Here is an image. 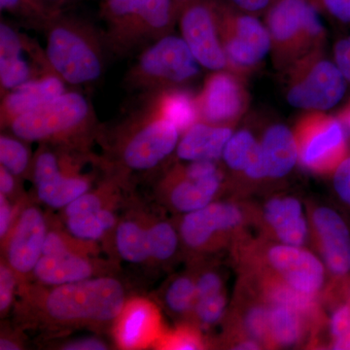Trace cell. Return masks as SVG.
Here are the masks:
<instances>
[{
  "label": "cell",
  "instance_id": "26",
  "mask_svg": "<svg viewBox=\"0 0 350 350\" xmlns=\"http://www.w3.org/2000/svg\"><path fill=\"white\" fill-rule=\"evenodd\" d=\"M223 159L230 169L244 172L252 180L268 177L261 142H258L250 131L243 130L232 133L226 144Z\"/></svg>",
  "mask_w": 350,
  "mask_h": 350
},
{
  "label": "cell",
  "instance_id": "9",
  "mask_svg": "<svg viewBox=\"0 0 350 350\" xmlns=\"http://www.w3.org/2000/svg\"><path fill=\"white\" fill-rule=\"evenodd\" d=\"M200 66L183 38L165 34L142 53L130 77L137 86H170L195 78Z\"/></svg>",
  "mask_w": 350,
  "mask_h": 350
},
{
  "label": "cell",
  "instance_id": "22",
  "mask_svg": "<svg viewBox=\"0 0 350 350\" xmlns=\"http://www.w3.org/2000/svg\"><path fill=\"white\" fill-rule=\"evenodd\" d=\"M232 135L231 128L213 124L196 123L184 133L176 147L179 159L189 162L217 161Z\"/></svg>",
  "mask_w": 350,
  "mask_h": 350
},
{
  "label": "cell",
  "instance_id": "50",
  "mask_svg": "<svg viewBox=\"0 0 350 350\" xmlns=\"http://www.w3.org/2000/svg\"><path fill=\"white\" fill-rule=\"evenodd\" d=\"M0 349L2 350H17L20 349V347L19 345L16 344L14 340L2 338L1 340H0Z\"/></svg>",
  "mask_w": 350,
  "mask_h": 350
},
{
  "label": "cell",
  "instance_id": "38",
  "mask_svg": "<svg viewBox=\"0 0 350 350\" xmlns=\"http://www.w3.org/2000/svg\"><path fill=\"white\" fill-rule=\"evenodd\" d=\"M107 200L105 194L103 192H87L64 208V217L76 215V214L96 213L101 208L107 206Z\"/></svg>",
  "mask_w": 350,
  "mask_h": 350
},
{
  "label": "cell",
  "instance_id": "36",
  "mask_svg": "<svg viewBox=\"0 0 350 350\" xmlns=\"http://www.w3.org/2000/svg\"><path fill=\"white\" fill-rule=\"evenodd\" d=\"M226 303L225 292L196 301L195 312L200 323L204 326L217 323L224 314Z\"/></svg>",
  "mask_w": 350,
  "mask_h": 350
},
{
  "label": "cell",
  "instance_id": "4",
  "mask_svg": "<svg viewBox=\"0 0 350 350\" xmlns=\"http://www.w3.org/2000/svg\"><path fill=\"white\" fill-rule=\"evenodd\" d=\"M45 56L51 70L71 85L96 81L105 68L98 36L70 21H59L50 25Z\"/></svg>",
  "mask_w": 350,
  "mask_h": 350
},
{
  "label": "cell",
  "instance_id": "19",
  "mask_svg": "<svg viewBox=\"0 0 350 350\" xmlns=\"http://www.w3.org/2000/svg\"><path fill=\"white\" fill-rule=\"evenodd\" d=\"M64 82L56 73L31 80L5 94L1 103V123L8 125L14 119L42 107L66 93Z\"/></svg>",
  "mask_w": 350,
  "mask_h": 350
},
{
  "label": "cell",
  "instance_id": "40",
  "mask_svg": "<svg viewBox=\"0 0 350 350\" xmlns=\"http://www.w3.org/2000/svg\"><path fill=\"white\" fill-rule=\"evenodd\" d=\"M196 288H197V298H206V297L214 296V295L224 293V284L223 280L219 273L215 271H206L202 273L196 280Z\"/></svg>",
  "mask_w": 350,
  "mask_h": 350
},
{
  "label": "cell",
  "instance_id": "5",
  "mask_svg": "<svg viewBox=\"0 0 350 350\" xmlns=\"http://www.w3.org/2000/svg\"><path fill=\"white\" fill-rule=\"evenodd\" d=\"M93 121L89 100L77 92H66L14 119L9 126L14 135L24 142H61L82 133Z\"/></svg>",
  "mask_w": 350,
  "mask_h": 350
},
{
  "label": "cell",
  "instance_id": "27",
  "mask_svg": "<svg viewBox=\"0 0 350 350\" xmlns=\"http://www.w3.org/2000/svg\"><path fill=\"white\" fill-rule=\"evenodd\" d=\"M314 332L312 322L298 310L282 305H269V342L273 347H293Z\"/></svg>",
  "mask_w": 350,
  "mask_h": 350
},
{
  "label": "cell",
  "instance_id": "48",
  "mask_svg": "<svg viewBox=\"0 0 350 350\" xmlns=\"http://www.w3.org/2000/svg\"><path fill=\"white\" fill-rule=\"evenodd\" d=\"M23 0H0V7L2 11L15 12L20 9Z\"/></svg>",
  "mask_w": 350,
  "mask_h": 350
},
{
  "label": "cell",
  "instance_id": "1",
  "mask_svg": "<svg viewBox=\"0 0 350 350\" xmlns=\"http://www.w3.org/2000/svg\"><path fill=\"white\" fill-rule=\"evenodd\" d=\"M40 306L46 319L56 325H107L121 314L126 292L116 278L96 276L52 286L41 298Z\"/></svg>",
  "mask_w": 350,
  "mask_h": 350
},
{
  "label": "cell",
  "instance_id": "12",
  "mask_svg": "<svg viewBox=\"0 0 350 350\" xmlns=\"http://www.w3.org/2000/svg\"><path fill=\"white\" fill-rule=\"evenodd\" d=\"M179 133L176 126L159 114L126 138L121 150L122 162L135 172L155 169L175 150Z\"/></svg>",
  "mask_w": 350,
  "mask_h": 350
},
{
  "label": "cell",
  "instance_id": "25",
  "mask_svg": "<svg viewBox=\"0 0 350 350\" xmlns=\"http://www.w3.org/2000/svg\"><path fill=\"white\" fill-rule=\"evenodd\" d=\"M261 146L269 178L284 177L299 161L294 133L280 124L267 130Z\"/></svg>",
  "mask_w": 350,
  "mask_h": 350
},
{
  "label": "cell",
  "instance_id": "3",
  "mask_svg": "<svg viewBox=\"0 0 350 350\" xmlns=\"http://www.w3.org/2000/svg\"><path fill=\"white\" fill-rule=\"evenodd\" d=\"M267 29L275 64L286 70L320 50L324 40L319 13L308 0H280L269 10Z\"/></svg>",
  "mask_w": 350,
  "mask_h": 350
},
{
  "label": "cell",
  "instance_id": "16",
  "mask_svg": "<svg viewBox=\"0 0 350 350\" xmlns=\"http://www.w3.org/2000/svg\"><path fill=\"white\" fill-rule=\"evenodd\" d=\"M48 229L42 211L25 207L5 239L7 262L17 275L31 273L42 256Z\"/></svg>",
  "mask_w": 350,
  "mask_h": 350
},
{
  "label": "cell",
  "instance_id": "11",
  "mask_svg": "<svg viewBox=\"0 0 350 350\" xmlns=\"http://www.w3.org/2000/svg\"><path fill=\"white\" fill-rule=\"evenodd\" d=\"M218 25L229 68L236 75L254 68L271 50L268 29L252 16H228Z\"/></svg>",
  "mask_w": 350,
  "mask_h": 350
},
{
  "label": "cell",
  "instance_id": "6",
  "mask_svg": "<svg viewBox=\"0 0 350 350\" xmlns=\"http://www.w3.org/2000/svg\"><path fill=\"white\" fill-rule=\"evenodd\" d=\"M108 39L114 49L128 51L165 36L172 25V0H107Z\"/></svg>",
  "mask_w": 350,
  "mask_h": 350
},
{
  "label": "cell",
  "instance_id": "23",
  "mask_svg": "<svg viewBox=\"0 0 350 350\" xmlns=\"http://www.w3.org/2000/svg\"><path fill=\"white\" fill-rule=\"evenodd\" d=\"M116 321L117 340L123 349L144 347L155 338L159 328L156 308L144 300L131 301L124 306Z\"/></svg>",
  "mask_w": 350,
  "mask_h": 350
},
{
  "label": "cell",
  "instance_id": "41",
  "mask_svg": "<svg viewBox=\"0 0 350 350\" xmlns=\"http://www.w3.org/2000/svg\"><path fill=\"white\" fill-rule=\"evenodd\" d=\"M334 186L340 199L350 206V157L340 163L334 174Z\"/></svg>",
  "mask_w": 350,
  "mask_h": 350
},
{
  "label": "cell",
  "instance_id": "15",
  "mask_svg": "<svg viewBox=\"0 0 350 350\" xmlns=\"http://www.w3.org/2000/svg\"><path fill=\"white\" fill-rule=\"evenodd\" d=\"M33 179L38 199L52 208H64L80 196L89 192L91 187L88 177L66 174L59 157L46 148L40 149L36 154Z\"/></svg>",
  "mask_w": 350,
  "mask_h": 350
},
{
  "label": "cell",
  "instance_id": "18",
  "mask_svg": "<svg viewBox=\"0 0 350 350\" xmlns=\"http://www.w3.org/2000/svg\"><path fill=\"white\" fill-rule=\"evenodd\" d=\"M27 38L10 25H0V83L7 94L25 83L41 77L31 62L32 55ZM47 75V73H46ZM43 76V75H42Z\"/></svg>",
  "mask_w": 350,
  "mask_h": 350
},
{
  "label": "cell",
  "instance_id": "13",
  "mask_svg": "<svg viewBox=\"0 0 350 350\" xmlns=\"http://www.w3.org/2000/svg\"><path fill=\"white\" fill-rule=\"evenodd\" d=\"M182 38L200 66L211 70L229 68L221 40L218 18L206 4L188 6L180 18Z\"/></svg>",
  "mask_w": 350,
  "mask_h": 350
},
{
  "label": "cell",
  "instance_id": "49",
  "mask_svg": "<svg viewBox=\"0 0 350 350\" xmlns=\"http://www.w3.org/2000/svg\"><path fill=\"white\" fill-rule=\"evenodd\" d=\"M340 292L344 299L345 303L349 304L350 306V278H345L340 280Z\"/></svg>",
  "mask_w": 350,
  "mask_h": 350
},
{
  "label": "cell",
  "instance_id": "20",
  "mask_svg": "<svg viewBox=\"0 0 350 350\" xmlns=\"http://www.w3.org/2000/svg\"><path fill=\"white\" fill-rule=\"evenodd\" d=\"M262 216L266 230L280 243L294 246L306 243L308 227L298 200L273 198L265 204Z\"/></svg>",
  "mask_w": 350,
  "mask_h": 350
},
{
  "label": "cell",
  "instance_id": "39",
  "mask_svg": "<svg viewBox=\"0 0 350 350\" xmlns=\"http://www.w3.org/2000/svg\"><path fill=\"white\" fill-rule=\"evenodd\" d=\"M17 273L9 266L8 262H2L0 266V312L5 314L12 305L15 294Z\"/></svg>",
  "mask_w": 350,
  "mask_h": 350
},
{
  "label": "cell",
  "instance_id": "31",
  "mask_svg": "<svg viewBox=\"0 0 350 350\" xmlns=\"http://www.w3.org/2000/svg\"><path fill=\"white\" fill-rule=\"evenodd\" d=\"M151 259L167 261L174 256L178 246V237L174 228L165 221H158L147 226Z\"/></svg>",
  "mask_w": 350,
  "mask_h": 350
},
{
  "label": "cell",
  "instance_id": "24",
  "mask_svg": "<svg viewBox=\"0 0 350 350\" xmlns=\"http://www.w3.org/2000/svg\"><path fill=\"white\" fill-rule=\"evenodd\" d=\"M221 172L204 178H190L179 172L170 184L169 200L180 213L198 211L213 202L222 185Z\"/></svg>",
  "mask_w": 350,
  "mask_h": 350
},
{
  "label": "cell",
  "instance_id": "46",
  "mask_svg": "<svg viewBox=\"0 0 350 350\" xmlns=\"http://www.w3.org/2000/svg\"><path fill=\"white\" fill-rule=\"evenodd\" d=\"M15 175L11 174L5 167H0V194L10 197L15 191Z\"/></svg>",
  "mask_w": 350,
  "mask_h": 350
},
{
  "label": "cell",
  "instance_id": "44",
  "mask_svg": "<svg viewBox=\"0 0 350 350\" xmlns=\"http://www.w3.org/2000/svg\"><path fill=\"white\" fill-rule=\"evenodd\" d=\"M323 3L332 15L350 23V0H323Z\"/></svg>",
  "mask_w": 350,
  "mask_h": 350
},
{
  "label": "cell",
  "instance_id": "47",
  "mask_svg": "<svg viewBox=\"0 0 350 350\" xmlns=\"http://www.w3.org/2000/svg\"><path fill=\"white\" fill-rule=\"evenodd\" d=\"M243 10L251 13L261 12L269 5L271 0H232Z\"/></svg>",
  "mask_w": 350,
  "mask_h": 350
},
{
  "label": "cell",
  "instance_id": "33",
  "mask_svg": "<svg viewBox=\"0 0 350 350\" xmlns=\"http://www.w3.org/2000/svg\"><path fill=\"white\" fill-rule=\"evenodd\" d=\"M21 140L6 135L0 137V163L15 176L25 174L31 162L29 149Z\"/></svg>",
  "mask_w": 350,
  "mask_h": 350
},
{
  "label": "cell",
  "instance_id": "52",
  "mask_svg": "<svg viewBox=\"0 0 350 350\" xmlns=\"http://www.w3.org/2000/svg\"><path fill=\"white\" fill-rule=\"evenodd\" d=\"M64 1V0H33V3H36L38 5L43 4L46 6H59Z\"/></svg>",
  "mask_w": 350,
  "mask_h": 350
},
{
  "label": "cell",
  "instance_id": "14",
  "mask_svg": "<svg viewBox=\"0 0 350 350\" xmlns=\"http://www.w3.org/2000/svg\"><path fill=\"white\" fill-rule=\"evenodd\" d=\"M197 103L204 122L229 126L245 111L247 94L238 75L218 70L207 78Z\"/></svg>",
  "mask_w": 350,
  "mask_h": 350
},
{
  "label": "cell",
  "instance_id": "51",
  "mask_svg": "<svg viewBox=\"0 0 350 350\" xmlns=\"http://www.w3.org/2000/svg\"><path fill=\"white\" fill-rule=\"evenodd\" d=\"M338 119H340V121L342 122V124H345L347 128L350 129V103L349 105H347V107H345V109L340 112Z\"/></svg>",
  "mask_w": 350,
  "mask_h": 350
},
{
  "label": "cell",
  "instance_id": "28",
  "mask_svg": "<svg viewBox=\"0 0 350 350\" xmlns=\"http://www.w3.org/2000/svg\"><path fill=\"white\" fill-rule=\"evenodd\" d=\"M116 246L120 256L131 264H144L151 260L147 227L137 220L123 221L116 230Z\"/></svg>",
  "mask_w": 350,
  "mask_h": 350
},
{
  "label": "cell",
  "instance_id": "7",
  "mask_svg": "<svg viewBox=\"0 0 350 350\" xmlns=\"http://www.w3.org/2000/svg\"><path fill=\"white\" fill-rule=\"evenodd\" d=\"M287 71V100L292 107L324 111L335 107L344 96V75L337 64L321 57L320 50L297 62Z\"/></svg>",
  "mask_w": 350,
  "mask_h": 350
},
{
  "label": "cell",
  "instance_id": "34",
  "mask_svg": "<svg viewBox=\"0 0 350 350\" xmlns=\"http://www.w3.org/2000/svg\"><path fill=\"white\" fill-rule=\"evenodd\" d=\"M66 226L71 236L82 241H98L108 232L98 217V211L68 216L66 217Z\"/></svg>",
  "mask_w": 350,
  "mask_h": 350
},
{
  "label": "cell",
  "instance_id": "17",
  "mask_svg": "<svg viewBox=\"0 0 350 350\" xmlns=\"http://www.w3.org/2000/svg\"><path fill=\"white\" fill-rule=\"evenodd\" d=\"M315 245L327 268L338 278L350 271V234L342 218L333 209L321 206L310 214Z\"/></svg>",
  "mask_w": 350,
  "mask_h": 350
},
{
  "label": "cell",
  "instance_id": "32",
  "mask_svg": "<svg viewBox=\"0 0 350 350\" xmlns=\"http://www.w3.org/2000/svg\"><path fill=\"white\" fill-rule=\"evenodd\" d=\"M197 298L196 280L191 276L182 275L170 283L165 295V303L175 314H185L194 308Z\"/></svg>",
  "mask_w": 350,
  "mask_h": 350
},
{
  "label": "cell",
  "instance_id": "43",
  "mask_svg": "<svg viewBox=\"0 0 350 350\" xmlns=\"http://www.w3.org/2000/svg\"><path fill=\"white\" fill-rule=\"evenodd\" d=\"M6 196L0 194V237L5 239L13 227V207Z\"/></svg>",
  "mask_w": 350,
  "mask_h": 350
},
{
  "label": "cell",
  "instance_id": "21",
  "mask_svg": "<svg viewBox=\"0 0 350 350\" xmlns=\"http://www.w3.org/2000/svg\"><path fill=\"white\" fill-rule=\"evenodd\" d=\"M98 266L84 253L68 252L54 256L42 255L34 268V278L48 286H59L94 278Z\"/></svg>",
  "mask_w": 350,
  "mask_h": 350
},
{
  "label": "cell",
  "instance_id": "35",
  "mask_svg": "<svg viewBox=\"0 0 350 350\" xmlns=\"http://www.w3.org/2000/svg\"><path fill=\"white\" fill-rule=\"evenodd\" d=\"M330 336L332 349L350 350V306L345 301L332 313Z\"/></svg>",
  "mask_w": 350,
  "mask_h": 350
},
{
  "label": "cell",
  "instance_id": "42",
  "mask_svg": "<svg viewBox=\"0 0 350 350\" xmlns=\"http://www.w3.org/2000/svg\"><path fill=\"white\" fill-rule=\"evenodd\" d=\"M335 59L345 80L350 81V36L338 41L335 48Z\"/></svg>",
  "mask_w": 350,
  "mask_h": 350
},
{
  "label": "cell",
  "instance_id": "45",
  "mask_svg": "<svg viewBox=\"0 0 350 350\" xmlns=\"http://www.w3.org/2000/svg\"><path fill=\"white\" fill-rule=\"evenodd\" d=\"M63 349L66 350H105L107 349V347L100 338H87L68 342L64 345Z\"/></svg>",
  "mask_w": 350,
  "mask_h": 350
},
{
  "label": "cell",
  "instance_id": "37",
  "mask_svg": "<svg viewBox=\"0 0 350 350\" xmlns=\"http://www.w3.org/2000/svg\"><path fill=\"white\" fill-rule=\"evenodd\" d=\"M162 345L165 349L176 350L200 349L204 347L200 334L189 327L167 334L162 338Z\"/></svg>",
  "mask_w": 350,
  "mask_h": 350
},
{
  "label": "cell",
  "instance_id": "30",
  "mask_svg": "<svg viewBox=\"0 0 350 350\" xmlns=\"http://www.w3.org/2000/svg\"><path fill=\"white\" fill-rule=\"evenodd\" d=\"M257 298L258 300H254L253 303L246 305L245 310L239 315L238 340L252 338L259 342L262 347H268L271 349L269 305L265 303L259 297L257 296Z\"/></svg>",
  "mask_w": 350,
  "mask_h": 350
},
{
  "label": "cell",
  "instance_id": "29",
  "mask_svg": "<svg viewBox=\"0 0 350 350\" xmlns=\"http://www.w3.org/2000/svg\"><path fill=\"white\" fill-rule=\"evenodd\" d=\"M159 114L172 122L180 133L198 123L200 117L197 100L181 90H170L163 94Z\"/></svg>",
  "mask_w": 350,
  "mask_h": 350
},
{
  "label": "cell",
  "instance_id": "2",
  "mask_svg": "<svg viewBox=\"0 0 350 350\" xmlns=\"http://www.w3.org/2000/svg\"><path fill=\"white\" fill-rule=\"evenodd\" d=\"M238 259L245 273L278 276L298 291L319 295L325 280L322 262L303 246L238 241Z\"/></svg>",
  "mask_w": 350,
  "mask_h": 350
},
{
  "label": "cell",
  "instance_id": "8",
  "mask_svg": "<svg viewBox=\"0 0 350 350\" xmlns=\"http://www.w3.org/2000/svg\"><path fill=\"white\" fill-rule=\"evenodd\" d=\"M293 133L299 162L310 172L335 174L347 159V137L340 120L310 111L299 120Z\"/></svg>",
  "mask_w": 350,
  "mask_h": 350
},
{
  "label": "cell",
  "instance_id": "10",
  "mask_svg": "<svg viewBox=\"0 0 350 350\" xmlns=\"http://www.w3.org/2000/svg\"><path fill=\"white\" fill-rule=\"evenodd\" d=\"M241 207L229 202H211L182 218L180 236L185 245L196 252L215 250L236 239L245 223Z\"/></svg>",
  "mask_w": 350,
  "mask_h": 350
}]
</instances>
